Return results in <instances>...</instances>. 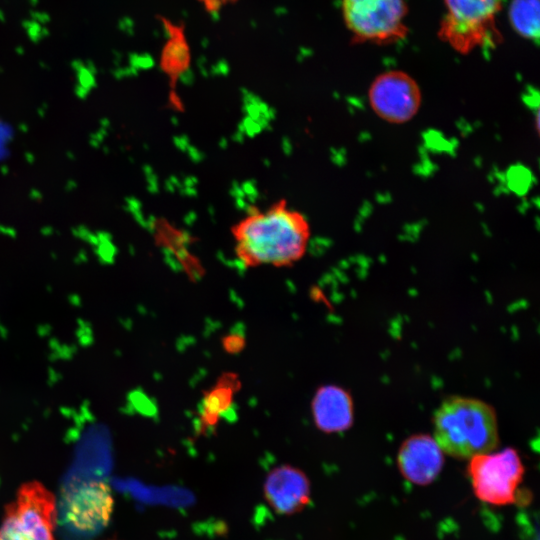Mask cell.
<instances>
[{
  "instance_id": "1",
  "label": "cell",
  "mask_w": 540,
  "mask_h": 540,
  "mask_svg": "<svg viewBox=\"0 0 540 540\" xmlns=\"http://www.w3.org/2000/svg\"><path fill=\"white\" fill-rule=\"evenodd\" d=\"M235 255L243 266L289 267L306 254L311 237L307 217L285 200L253 208L231 230Z\"/></svg>"
},
{
  "instance_id": "2",
  "label": "cell",
  "mask_w": 540,
  "mask_h": 540,
  "mask_svg": "<svg viewBox=\"0 0 540 540\" xmlns=\"http://www.w3.org/2000/svg\"><path fill=\"white\" fill-rule=\"evenodd\" d=\"M434 439L443 453L458 459L491 452L499 441L496 413L481 400L449 397L434 415Z\"/></svg>"
},
{
  "instance_id": "3",
  "label": "cell",
  "mask_w": 540,
  "mask_h": 540,
  "mask_svg": "<svg viewBox=\"0 0 540 540\" xmlns=\"http://www.w3.org/2000/svg\"><path fill=\"white\" fill-rule=\"evenodd\" d=\"M504 0H443L446 12L438 36L461 54L497 46L501 33L496 16Z\"/></svg>"
},
{
  "instance_id": "4",
  "label": "cell",
  "mask_w": 540,
  "mask_h": 540,
  "mask_svg": "<svg viewBox=\"0 0 540 540\" xmlns=\"http://www.w3.org/2000/svg\"><path fill=\"white\" fill-rule=\"evenodd\" d=\"M57 519L54 494L40 482L24 483L4 507L0 540H56Z\"/></svg>"
},
{
  "instance_id": "5",
  "label": "cell",
  "mask_w": 540,
  "mask_h": 540,
  "mask_svg": "<svg viewBox=\"0 0 540 540\" xmlns=\"http://www.w3.org/2000/svg\"><path fill=\"white\" fill-rule=\"evenodd\" d=\"M406 0H342L344 22L356 43L392 44L408 34Z\"/></svg>"
},
{
  "instance_id": "6",
  "label": "cell",
  "mask_w": 540,
  "mask_h": 540,
  "mask_svg": "<svg viewBox=\"0 0 540 540\" xmlns=\"http://www.w3.org/2000/svg\"><path fill=\"white\" fill-rule=\"evenodd\" d=\"M468 473L475 495L492 505H508L517 499L524 466L516 450L506 448L469 459Z\"/></svg>"
},
{
  "instance_id": "7",
  "label": "cell",
  "mask_w": 540,
  "mask_h": 540,
  "mask_svg": "<svg viewBox=\"0 0 540 540\" xmlns=\"http://www.w3.org/2000/svg\"><path fill=\"white\" fill-rule=\"evenodd\" d=\"M373 112L390 124H405L418 113L422 94L417 82L406 72L386 71L379 74L368 90Z\"/></svg>"
},
{
  "instance_id": "8",
  "label": "cell",
  "mask_w": 540,
  "mask_h": 540,
  "mask_svg": "<svg viewBox=\"0 0 540 540\" xmlns=\"http://www.w3.org/2000/svg\"><path fill=\"white\" fill-rule=\"evenodd\" d=\"M64 501L67 521L76 529L86 532L106 527L114 508L111 488L101 480L78 484L69 490Z\"/></svg>"
},
{
  "instance_id": "9",
  "label": "cell",
  "mask_w": 540,
  "mask_h": 540,
  "mask_svg": "<svg viewBox=\"0 0 540 540\" xmlns=\"http://www.w3.org/2000/svg\"><path fill=\"white\" fill-rule=\"evenodd\" d=\"M264 498L279 515H294L310 502L311 486L307 475L297 467L284 464L273 468L263 485Z\"/></svg>"
},
{
  "instance_id": "10",
  "label": "cell",
  "mask_w": 540,
  "mask_h": 540,
  "mask_svg": "<svg viewBox=\"0 0 540 540\" xmlns=\"http://www.w3.org/2000/svg\"><path fill=\"white\" fill-rule=\"evenodd\" d=\"M397 464L404 478L417 485L434 481L444 464L443 451L434 438L416 434L407 438L398 451Z\"/></svg>"
},
{
  "instance_id": "11",
  "label": "cell",
  "mask_w": 540,
  "mask_h": 540,
  "mask_svg": "<svg viewBox=\"0 0 540 540\" xmlns=\"http://www.w3.org/2000/svg\"><path fill=\"white\" fill-rule=\"evenodd\" d=\"M316 427L325 433L346 431L353 423L351 395L337 385H324L317 389L311 402Z\"/></svg>"
},
{
  "instance_id": "12",
  "label": "cell",
  "mask_w": 540,
  "mask_h": 540,
  "mask_svg": "<svg viewBox=\"0 0 540 540\" xmlns=\"http://www.w3.org/2000/svg\"><path fill=\"white\" fill-rule=\"evenodd\" d=\"M240 382L235 374L226 373L219 377L216 384L204 393L199 419L201 431L214 427L222 413L231 406Z\"/></svg>"
},
{
  "instance_id": "13",
  "label": "cell",
  "mask_w": 540,
  "mask_h": 540,
  "mask_svg": "<svg viewBox=\"0 0 540 540\" xmlns=\"http://www.w3.org/2000/svg\"><path fill=\"white\" fill-rule=\"evenodd\" d=\"M539 0H512L509 6V22L525 39L538 42L540 26Z\"/></svg>"
},
{
  "instance_id": "14",
  "label": "cell",
  "mask_w": 540,
  "mask_h": 540,
  "mask_svg": "<svg viewBox=\"0 0 540 540\" xmlns=\"http://www.w3.org/2000/svg\"><path fill=\"white\" fill-rule=\"evenodd\" d=\"M222 345L228 353H238L245 345L244 338L237 334H229L222 339Z\"/></svg>"
},
{
  "instance_id": "15",
  "label": "cell",
  "mask_w": 540,
  "mask_h": 540,
  "mask_svg": "<svg viewBox=\"0 0 540 540\" xmlns=\"http://www.w3.org/2000/svg\"><path fill=\"white\" fill-rule=\"evenodd\" d=\"M203 3L206 9L215 11L234 0H199Z\"/></svg>"
}]
</instances>
